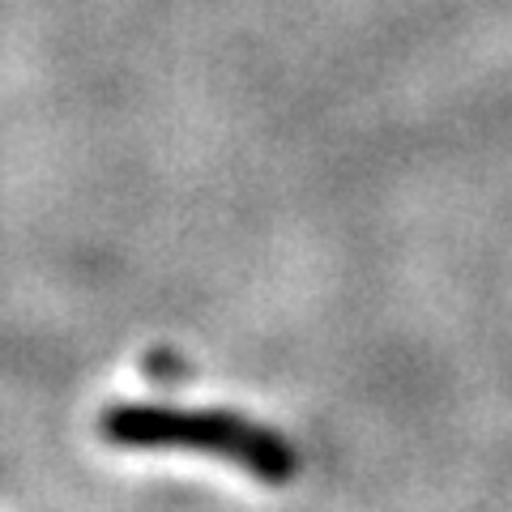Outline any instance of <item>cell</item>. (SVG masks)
Returning a JSON list of instances; mask_svg holds the SVG:
<instances>
[{"label":"cell","instance_id":"6da1fadb","mask_svg":"<svg viewBox=\"0 0 512 512\" xmlns=\"http://www.w3.org/2000/svg\"><path fill=\"white\" fill-rule=\"evenodd\" d=\"M103 436L116 448H180L248 470L261 483H291L295 448L278 431L235 410H180V406H111Z\"/></svg>","mask_w":512,"mask_h":512}]
</instances>
